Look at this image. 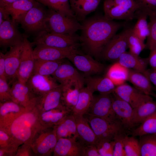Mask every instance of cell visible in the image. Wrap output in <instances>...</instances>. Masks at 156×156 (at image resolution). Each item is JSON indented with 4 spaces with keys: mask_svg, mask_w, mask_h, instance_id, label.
Instances as JSON below:
<instances>
[{
    "mask_svg": "<svg viewBox=\"0 0 156 156\" xmlns=\"http://www.w3.org/2000/svg\"><path fill=\"white\" fill-rule=\"evenodd\" d=\"M83 21L81 24L80 42L90 54L95 56L101 55L105 46L123 25L108 20L104 16Z\"/></svg>",
    "mask_w": 156,
    "mask_h": 156,
    "instance_id": "6da1fadb",
    "label": "cell"
},
{
    "mask_svg": "<svg viewBox=\"0 0 156 156\" xmlns=\"http://www.w3.org/2000/svg\"><path fill=\"white\" fill-rule=\"evenodd\" d=\"M37 101V100L8 123L0 127V129L11 136L18 148L24 143L31 144L36 133L45 127L40 120V112L36 106Z\"/></svg>",
    "mask_w": 156,
    "mask_h": 156,
    "instance_id": "7a4b0ae2",
    "label": "cell"
},
{
    "mask_svg": "<svg viewBox=\"0 0 156 156\" xmlns=\"http://www.w3.org/2000/svg\"><path fill=\"white\" fill-rule=\"evenodd\" d=\"M47 10L38 1L29 11L22 16L17 21L28 35L36 36L47 31L46 21Z\"/></svg>",
    "mask_w": 156,
    "mask_h": 156,
    "instance_id": "3957f363",
    "label": "cell"
},
{
    "mask_svg": "<svg viewBox=\"0 0 156 156\" xmlns=\"http://www.w3.org/2000/svg\"><path fill=\"white\" fill-rule=\"evenodd\" d=\"M139 8L134 0H105L104 16L109 20L130 21L135 18V12Z\"/></svg>",
    "mask_w": 156,
    "mask_h": 156,
    "instance_id": "277c9868",
    "label": "cell"
},
{
    "mask_svg": "<svg viewBox=\"0 0 156 156\" xmlns=\"http://www.w3.org/2000/svg\"><path fill=\"white\" fill-rule=\"evenodd\" d=\"M48 32L72 34L81 30V25L75 18L70 17L51 9L47 10L46 21Z\"/></svg>",
    "mask_w": 156,
    "mask_h": 156,
    "instance_id": "5b68a950",
    "label": "cell"
},
{
    "mask_svg": "<svg viewBox=\"0 0 156 156\" xmlns=\"http://www.w3.org/2000/svg\"><path fill=\"white\" fill-rule=\"evenodd\" d=\"M79 41L80 36L76 33L63 34L45 31L36 36L31 43L32 46L67 48L77 47Z\"/></svg>",
    "mask_w": 156,
    "mask_h": 156,
    "instance_id": "8992f818",
    "label": "cell"
},
{
    "mask_svg": "<svg viewBox=\"0 0 156 156\" xmlns=\"http://www.w3.org/2000/svg\"><path fill=\"white\" fill-rule=\"evenodd\" d=\"M58 140L53 127H44L35 134L31 142L35 156L53 155Z\"/></svg>",
    "mask_w": 156,
    "mask_h": 156,
    "instance_id": "52a82bcc",
    "label": "cell"
},
{
    "mask_svg": "<svg viewBox=\"0 0 156 156\" xmlns=\"http://www.w3.org/2000/svg\"><path fill=\"white\" fill-rule=\"evenodd\" d=\"M86 115L87 116L86 118L97 138V141L102 140H113L118 133L127 132L120 122Z\"/></svg>",
    "mask_w": 156,
    "mask_h": 156,
    "instance_id": "ba28073f",
    "label": "cell"
},
{
    "mask_svg": "<svg viewBox=\"0 0 156 156\" xmlns=\"http://www.w3.org/2000/svg\"><path fill=\"white\" fill-rule=\"evenodd\" d=\"M110 94H100L96 96H94L90 107L85 115L121 123L116 118L113 110V97Z\"/></svg>",
    "mask_w": 156,
    "mask_h": 156,
    "instance_id": "9c48e42d",
    "label": "cell"
},
{
    "mask_svg": "<svg viewBox=\"0 0 156 156\" xmlns=\"http://www.w3.org/2000/svg\"><path fill=\"white\" fill-rule=\"evenodd\" d=\"M128 28L116 34L103 49L101 55L105 60L117 61L128 48Z\"/></svg>",
    "mask_w": 156,
    "mask_h": 156,
    "instance_id": "30bf717a",
    "label": "cell"
},
{
    "mask_svg": "<svg viewBox=\"0 0 156 156\" xmlns=\"http://www.w3.org/2000/svg\"><path fill=\"white\" fill-rule=\"evenodd\" d=\"M25 36L19 31L16 22L10 18L0 25V46L3 49L23 42Z\"/></svg>",
    "mask_w": 156,
    "mask_h": 156,
    "instance_id": "8fae6325",
    "label": "cell"
},
{
    "mask_svg": "<svg viewBox=\"0 0 156 156\" xmlns=\"http://www.w3.org/2000/svg\"><path fill=\"white\" fill-rule=\"evenodd\" d=\"M31 43L25 36L17 75V80L25 83L33 74L34 69L35 59Z\"/></svg>",
    "mask_w": 156,
    "mask_h": 156,
    "instance_id": "7c38bea8",
    "label": "cell"
},
{
    "mask_svg": "<svg viewBox=\"0 0 156 156\" xmlns=\"http://www.w3.org/2000/svg\"><path fill=\"white\" fill-rule=\"evenodd\" d=\"M57 82L51 75L33 73L26 83L36 97L42 96L58 87Z\"/></svg>",
    "mask_w": 156,
    "mask_h": 156,
    "instance_id": "4fadbf2b",
    "label": "cell"
},
{
    "mask_svg": "<svg viewBox=\"0 0 156 156\" xmlns=\"http://www.w3.org/2000/svg\"><path fill=\"white\" fill-rule=\"evenodd\" d=\"M77 47L60 48L53 47L36 46L34 49L35 59L55 61L68 58L72 54L80 53Z\"/></svg>",
    "mask_w": 156,
    "mask_h": 156,
    "instance_id": "5bb4252c",
    "label": "cell"
},
{
    "mask_svg": "<svg viewBox=\"0 0 156 156\" xmlns=\"http://www.w3.org/2000/svg\"><path fill=\"white\" fill-rule=\"evenodd\" d=\"M67 59L78 70L87 76L101 73L104 68L103 64L94 60L90 55L80 53L73 54Z\"/></svg>",
    "mask_w": 156,
    "mask_h": 156,
    "instance_id": "9a60e30c",
    "label": "cell"
},
{
    "mask_svg": "<svg viewBox=\"0 0 156 156\" xmlns=\"http://www.w3.org/2000/svg\"><path fill=\"white\" fill-rule=\"evenodd\" d=\"M23 42L10 47L9 50L5 54L6 73L10 85L17 80Z\"/></svg>",
    "mask_w": 156,
    "mask_h": 156,
    "instance_id": "2e32d148",
    "label": "cell"
},
{
    "mask_svg": "<svg viewBox=\"0 0 156 156\" xmlns=\"http://www.w3.org/2000/svg\"><path fill=\"white\" fill-rule=\"evenodd\" d=\"M113 93L129 103L133 109L144 102L153 99L151 96L126 83L116 86Z\"/></svg>",
    "mask_w": 156,
    "mask_h": 156,
    "instance_id": "e0dca14e",
    "label": "cell"
},
{
    "mask_svg": "<svg viewBox=\"0 0 156 156\" xmlns=\"http://www.w3.org/2000/svg\"><path fill=\"white\" fill-rule=\"evenodd\" d=\"M113 93L112 107L116 118L126 131L132 129L134 127L132 120L133 108L127 102Z\"/></svg>",
    "mask_w": 156,
    "mask_h": 156,
    "instance_id": "ac0fdd59",
    "label": "cell"
},
{
    "mask_svg": "<svg viewBox=\"0 0 156 156\" xmlns=\"http://www.w3.org/2000/svg\"><path fill=\"white\" fill-rule=\"evenodd\" d=\"M84 146L76 139L60 138L58 139L53 155L83 156Z\"/></svg>",
    "mask_w": 156,
    "mask_h": 156,
    "instance_id": "d6986e66",
    "label": "cell"
},
{
    "mask_svg": "<svg viewBox=\"0 0 156 156\" xmlns=\"http://www.w3.org/2000/svg\"><path fill=\"white\" fill-rule=\"evenodd\" d=\"M11 85V93L13 101L26 107L36 101L38 97L34 96L26 83L17 80Z\"/></svg>",
    "mask_w": 156,
    "mask_h": 156,
    "instance_id": "ffe728a7",
    "label": "cell"
},
{
    "mask_svg": "<svg viewBox=\"0 0 156 156\" xmlns=\"http://www.w3.org/2000/svg\"><path fill=\"white\" fill-rule=\"evenodd\" d=\"M60 85L62 90V103L71 113L77 103L80 90L83 85L75 81Z\"/></svg>",
    "mask_w": 156,
    "mask_h": 156,
    "instance_id": "44dd1931",
    "label": "cell"
},
{
    "mask_svg": "<svg viewBox=\"0 0 156 156\" xmlns=\"http://www.w3.org/2000/svg\"><path fill=\"white\" fill-rule=\"evenodd\" d=\"M78 135L77 139L83 145H96L97 138L86 117L83 116L74 115Z\"/></svg>",
    "mask_w": 156,
    "mask_h": 156,
    "instance_id": "7402d4cb",
    "label": "cell"
},
{
    "mask_svg": "<svg viewBox=\"0 0 156 156\" xmlns=\"http://www.w3.org/2000/svg\"><path fill=\"white\" fill-rule=\"evenodd\" d=\"M62 90L61 85L45 94L38 97L36 106L40 113L56 108L62 104L61 102Z\"/></svg>",
    "mask_w": 156,
    "mask_h": 156,
    "instance_id": "603a6c76",
    "label": "cell"
},
{
    "mask_svg": "<svg viewBox=\"0 0 156 156\" xmlns=\"http://www.w3.org/2000/svg\"><path fill=\"white\" fill-rule=\"evenodd\" d=\"M51 76L61 85L73 81L83 84L84 80L77 70L70 64L64 62Z\"/></svg>",
    "mask_w": 156,
    "mask_h": 156,
    "instance_id": "cb8c5ba5",
    "label": "cell"
},
{
    "mask_svg": "<svg viewBox=\"0 0 156 156\" xmlns=\"http://www.w3.org/2000/svg\"><path fill=\"white\" fill-rule=\"evenodd\" d=\"M70 113L71 111L62 104L56 108L40 113L39 119L44 127H53Z\"/></svg>",
    "mask_w": 156,
    "mask_h": 156,
    "instance_id": "d4e9b609",
    "label": "cell"
},
{
    "mask_svg": "<svg viewBox=\"0 0 156 156\" xmlns=\"http://www.w3.org/2000/svg\"><path fill=\"white\" fill-rule=\"evenodd\" d=\"M72 11L78 21L84 20L88 14L95 11L101 0H69Z\"/></svg>",
    "mask_w": 156,
    "mask_h": 156,
    "instance_id": "484cf974",
    "label": "cell"
},
{
    "mask_svg": "<svg viewBox=\"0 0 156 156\" xmlns=\"http://www.w3.org/2000/svg\"><path fill=\"white\" fill-rule=\"evenodd\" d=\"M53 128L58 139H77L78 135L76 121L74 116L71 113L67 115Z\"/></svg>",
    "mask_w": 156,
    "mask_h": 156,
    "instance_id": "4316f807",
    "label": "cell"
},
{
    "mask_svg": "<svg viewBox=\"0 0 156 156\" xmlns=\"http://www.w3.org/2000/svg\"><path fill=\"white\" fill-rule=\"evenodd\" d=\"M87 87L93 93L97 91L101 94L113 93L116 86L106 76L105 77H88L85 79Z\"/></svg>",
    "mask_w": 156,
    "mask_h": 156,
    "instance_id": "83f0119b",
    "label": "cell"
},
{
    "mask_svg": "<svg viewBox=\"0 0 156 156\" xmlns=\"http://www.w3.org/2000/svg\"><path fill=\"white\" fill-rule=\"evenodd\" d=\"M26 107L12 101L0 103V127L8 123L21 114Z\"/></svg>",
    "mask_w": 156,
    "mask_h": 156,
    "instance_id": "f1b7e54d",
    "label": "cell"
},
{
    "mask_svg": "<svg viewBox=\"0 0 156 156\" xmlns=\"http://www.w3.org/2000/svg\"><path fill=\"white\" fill-rule=\"evenodd\" d=\"M117 62L127 68L143 73L148 64L147 58H142L130 52H125Z\"/></svg>",
    "mask_w": 156,
    "mask_h": 156,
    "instance_id": "f546056e",
    "label": "cell"
},
{
    "mask_svg": "<svg viewBox=\"0 0 156 156\" xmlns=\"http://www.w3.org/2000/svg\"><path fill=\"white\" fill-rule=\"evenodd\" d=\"M156 112V102L153 99L146 101L133 109V122L134 127L140 125Z\"/></svg>",
    "mask_w": 156,
    "mask_h": 156,
    "instance_id": "4dcf8cb0",
    "label": "cell"
},
{
    "mask_svg": "<svg viewBox=\"0 0 156 156\" xmlns=\"http://www.w3.org/2000/svg\"><path fill=\"white\" fill-rule=\"evenodd\" d=\"M37 2L35 0H18L2 7L11 16L12 19L16 23L18 20L31 9Z\"/></svg>",
    "mask_w": 156,
    "mask_h": 156,
    "instance_id": "1f68e13d",
    "label": "cell"
},
{
    "mask_svg": "<svg viewBox=\"0 0 156 156\" xmlns=\"http://www.w3.org/2000/svg\"><path fill=\"white\" fill-rule=\"evenodd\" d=\"M129 70L128 81L137 89L146 95L151 96L153 92V87L147 77L142 73Z\"/></svg>",
    "mask_w": 156,
    "mask_h": 156,
    "instance_id": "d6a6232c",
    "label": "cell"
},
{
    "mask_svg": "<svg viewBox=\"0 0 156 156\" xmlns=\"http://www.w3.org/2000/svg\"><path fill=\"white\" fill-rule=\"evenodd\" d=\"M93 92L88 87L82 88L77 103L71 113L74 115L83 116L89 109L92 101Z\"/></svg>",
    "mask_w": 156,
    "mask_h": 156,
    "instance_id": "836d02e7",
    "label": "cell"
},
{
    "mask_svg": "<svg viewBox=\"0 0 156 156\" xmlns=\"http://www.w3.org/2000/svg\"><path fill=\"white\" fill-rule=\"evenodd\" d=\"M149 14L147 11L139 7L135 14L137 21L132 27L135 34L143 41L147 38L149 33L147 18Z\"/></svg>",
    "mask_w": 156,
    "mask_h": 156,
    "instance_id": "e575fe53",
    "label": "cell"
},
{
    "mask_svg": "<svg viewBox=\"0 0 156 156\" xmlns=\"http://www.w3.org/2000/svg\"><path fill=\"white\" fill-rule=\"evenodd\" d=\"M129 70L116 62L109 68L106 76L116 86L125 83L128 81Z\"/></svg>",
    "mask_w": 156,
    "mask_h": 156,
    "instance_id": "d590c367",
    "label": "cell"
},
{
    "mask_svg": "<svg viewBox=\"0 0 156 156\" xmlns=\"http://www.w3.org/2000/svg\"><path fill=\"white\" fill-rule=\"evenodd\" d=\"M64 60L50 61L35 59L33 73L43 75H52L64 62Z\"/></svg>",
    "mask_w": 156,
    "mask_h": 156,
    "instance_id": "8d00e7d4",
    "label": "cell"
},
{
    "mask_svg": "<svg viewBox=\"0 0 156 156\" xmlns=\"http://www.w3.org/2000/svg\"><path fill=\"white\" fill-rule=\"evenodd\" d=\"M40 3L56 12L76 18L71 10L69 0H46Z\"/></svg>",
    "mask_w": 156,
    "mask_h": 156,
    "instance_id": "74e56055",
    "label": "cell"
},
{
    "mask_svg": "<svg viewBox=\"0 0 156 156\" xmlns=\"http://www.w3.org/2000/svg\"><path fill=\"white\" fill-rule=\"evenodd\" d=\"M139 137L141 156H156V134Z\"/></svg>",
    "mask_w": 156,
    "mask_h": 156,
    "instance_id": "f35d334b",
    "label": "cell"
},
{
    "mask_svg": "<svg viewBox=\"0 0 156 156\" xmlns=\"http://www.w3.org/2000/svg\"><path fill=\"white\" fill-rule=\"evenodd\" d=\"M151 134H156V112L133 130L131 133L132 136L135 137Z\"/></svg>",
    "mask_w": 156,
    "mask_h": 156,
    "instance_id": "ab89813d",
    "label": "cell"
},
{
    "mask_svg": "<svg viewBox=\"0 0 156 156\" xmlns=\"http://www.w3.org/2000/svg\"><path fill=\"white\" fill-rule=\"evenodd\" d=\"M128 42L129 52L137 56L146 48V44L133 32L132 27L128 28Z\"/></svg>",
    "mask_w": 156,
    "mask_h": 156,
    "instance_id": "60d3db41",
    "label": "cell"
},
{
    "mask_svg": "<svg viewBox=\"0 0 156 156\" xmlns=\"http://www.w3.org/2000/svg\"><path fill=\"white\" fill-rule=\"evenodd\" d=\"M123 142L126 156H141L139 141L135 137L126 135Z\"/></svg>",
    "mask_w": 156,
    "mask_h": 156,
    "instance_id": "b9f144b4",
    "label": "cell"
},
{
    "mask_svg": "<svg viewBox=\"0 0 156 156\" xmlns=\"http://www.w3.org/2000/svg\"><path fill=\"white\" fill-rule=\"evenodd\" d=\"M148 23L149 33L147 38L146 48L150 50L156 47V14H153L149 16Z\"/></svg>",
    "mask_w": 156,
    "mask_h": 156,
    "instance_id": "7bdbcfd3",
    "label": "cell"
},
{
    "mask_svg": "<svg viewBox=\"0 0 156 156\" xmlns=\"http://www.w3.org/2000/svg\"><path fill=\"white\" fill-rule=\"evenodd\" d=\"M114 142L113 140L98 141L96 146L100 156H113Z\"/></svg>",
    "mask_w": 156,
    "mask_h": 156,
    "instance_id": "ee69618b",
    "label": "cell"
},
{
    "mask_svg": "<svg viewBox=\"0 0 156 156\" xmlns=\"http://www.w3.org/2000/svg\"><path fill=\"white\" fill-rule=\"evenodd\" d=\"M126 135V132H122L118 133L115 136L113 139L114 145L113 156H126L123 142Z\"/></svg>",
    "mask_w": 156,
    "mask_h": 156,
    "instance_id": "f6af8a7d",
    "label": "cell"
},
{
    "mask_svg": "<svg viewBox=\"0 0 156 156\" xmlns=\"http://www.w3.org/2000/svg\"><path fill=\"white\" fill-rule=\"evenodd\" d=\"M10 101H12L11 87L7 80L0 78V103Z\"/></svg>",
    "mask_w": 156,
    "mask_h": 156,
    "instance_id": "bcb514c9",
    "label": "cell"
},
{
    "mask_svg": "<svg viewBox=\"0 0 156 156\" xmlns=\"http://www.w3.org/2000/svg\"><path fill=\"white\" fill-rule=\"evenodd\" d=\"M134 0L140 8L148 12L149 16L152 14H156V0Z\"/></svg>",
    "mask_w": 156,
    "mask_h": 156,
    "instance_id": "7dc6e473",
    "label": "cell"
},
{
    "mask_svg": "<svg viewBox=\"0 0 156 156\" xmlns=\"http://www.w3.org/2000/svg\"><path fill=\"white\" fill-rule=\"evenodd\" d=\"M12 146L18 148L11 136L5 131L0 129V147Z\"/></svg>",
    "mask_w": 156,
    "mask_h": 156,
    "instance_id": "c3c4849f",
    "label": "cell"
},
{
    "mask_svg": "<svg viewBox=\"0 0 156 156\" xmlns=\"http://www.w3.org/2000/svg\"><path fill=\"white\" fill-rule=\"evenodd\" d=\"M35 156L30 143H25L18 147L15 156Z\"/></svg>",
    "mask_w": 156,
    "mask_h": 156,
    "instance_id": "681fc988",
    "label": "cell"
},
{
    "mask_svg": "<svg viewBox=\"0 0 156 156\" xmlns=\"http://www.w3.org/2000/svg\"><path fill=\"white\" fill-rule=\"evenodd\" d=\"M83 156H100L96 146L94 145L84 146Z\"/></svg>",
    "mask_w": 156,
    "mask_h": 156,
    "instance_id": "f907efd6",
    "label": "cell"
},
{
    "mask_svg": "<svg viewBox=\"0 0 156 156\" xmlns=\"http://www.w3.org/2000/svg\"><path fill=\"white\" fill-rule=\"evenodd\" d=\"M17 149L12 146L0 147V156H15Z\"/></svg>",
    "mask_w": 156,
    "mask_h": 156,
    "instance_id": "816d5d0a",
    "label": "cell"
},
{
    "mask_svg": "<svg viewBox=\"0 0 156 156\" xmlns=\"http://www.w3.org/2000/svg\"><path fill=\"white\" fill-rule=\"evenodd\" d=\"M150 54L147 57L148 64L151 68L156 69V47L150 50Z\"/></svg>",
    "mask_w": 156,
    "mask_h": 156,
    "instance_id": "f5cc1de1",
    "label": "cell"
},
{
    "mask_svg": "<svg viewBox=\"0 0 156 156\" xmlns=\"http://www.w3.org/2000/svg\"><path fill=\"white\" fill-rule=\"evenodd\" d=\"M143 73L156 89V69H147Z\"/></svg>",
    "mask_w": 156,
    "mask_h": 156,
    "instance_id": "db71d44e",
    "label": "cell"
},
{
    "mask_svg": "<svg viewBox=\"0 0 156 156\" xmlns=\"http://www.w3.org/2000/svg\"><path fill=\"white\" fill-rule=\"evenodd\" d=\"M0 78L8 81L5 71V54L1 52H0Z\"/></svg>",
    "mask_w": 156,
    "mask_h": 156,
    "instance_id": "11a10c76",
    "label": "cell"
},
{
    "mask_svg": "<svg viewBox=\"0 0 156 156\" xmlns=\"http://www.w3.org/2000/svg\"><path fill=\"white\" fill-rule=\"evenodd\" d=\"M9 16L10 15L3 8L0 7V25L10 18Z\"/></svg>",
    "mask_w": 156,
    "mask_h": 156,
    "instance_id": "9f6ffc18",
    "label": "cell"
},
{
    "mask_svg": "<svg viewBox=\"0 0 156 156\" xmlns=\"http://www.w3.org/2000/svg\"><path fill=\"white\" fill-rule=\"evenodd\" d=\"M18 0H0V7H4Z\"/></svg>",
    "mask_w": 156,
    "mask_h": 156,
    "instance_id": "6f0895ef",
    "label": "cell"
},
{
    "mask_svg": "<svg viewBox=\"0 0 156 156\" xmlns=\"http://www.w3.org/2000/svg\"><path fill=\"white\" fill-rule=\"evenodd\" d=\"M151 96L154 97L156 99V94L154 93V92L152 94Z\"/></svg>",
    "mask_w": 156,
    "mask_h": 156,
    "instance_id": "680465c9",
    "label": "cell"
},
{
    "mask_svg": "<svg viewBox=\"0 0 156 156\" xmlns=\"http://www.w3.org/2000/svg\"><path fill=\"white\" fill-rule=\"evenodd\" d=\"M36 0L37 1H38V2L40 3L42 2L43 1H45L46 0Z\"/></svg>",
    "mask_w": 156,
    "mask_h": 156,
    "instance_id": "91938a15",
    "label": "cell"
}]
</instances>
